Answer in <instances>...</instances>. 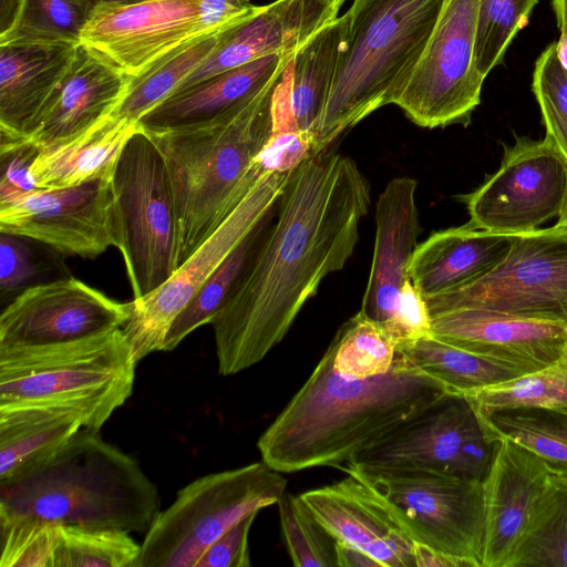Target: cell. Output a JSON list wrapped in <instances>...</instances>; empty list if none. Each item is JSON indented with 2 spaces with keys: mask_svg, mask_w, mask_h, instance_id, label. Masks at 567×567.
Masks as SVG:
<instances>
[{
  "mask_svg": "<svg viewBox=\"0 0 567 567\" xmlns=\"http://www.w3.org/2000/svg\"><path fill=\"white\" fill-rule=\"evenodd\" d=\"M370 206V182L332 147L291 172L276 221L210 323L221 375L255 365L281 342L322 280L352 256Z\"/></svg>",
  "mask_w": 567,
  "mask_h": 567,
  "instance_id": "obj_1",
  "label": "cell"
},
{
  "mask_svg": "<svg viewBox=\"0 0 567 567\" xmlns=\"http://www.w3.org/2000/svg\"><path fill=\"white\" fill-rule=\"evenodd\" d=\"M446 393L400 350L388 372L372 377L339 371L326 350L257 447L281 473L340 470Z\"/></svg>",
  "mask_w": 567,
  "mask_h": 567,
  "instance_id": "obj_2",
  "label": "cell"
},
{
  "mask_svg": "<svg viewBox=\"0 0 567 567\" xmlns=\"http://www.w3.org/2000/svg\"><path fill=\"white\" fill-rule=\"evenodd\" d=\"M286 68L210 121L144 132L161 152L171 178L178 219L179 266L264 175L256 159L272 133L274 93Z\"/></svg>",
  "mask_w": 567,
  "mask_h": 567,
  "instance_id": "obj_3",
  "label": "cell"
},
{
  "mask_svg": "<svg viewBox=\"0 0 567 567\" xmlns=\"http://www.w3.org/2000/svg\"><path fill=\"white\" fill-rule=\"evenodd\" d=\"M159 507L158 489L137 462L90 427L44 464L0 483V513L60 525L146 533Z\"/></svg>",
  "mask_w": 567,
  "mask_h": 567,
  "instance_id": "obj_4",
  "label": "cell"
},
{
  "mask_svg": "<svg viewBox=\"0 0 567 567\" xmlns=\"http://www.w3.org/2000/svg\"><path fill=\"white\" fill-rule=\"evenodd\" d=\"M444 0H353L337 75L313 152L382 106L393 104L422 54Z\"/></svg>",
  "mask_w": 567,
  "mask_h": 567,
  "instance_id": "obj_5",
  "label": "cell"
},
{
  "mask_svg": "<svg viewBox=\"0 0 567 567\" xmlns=\"http://www.w3.org/2000/svg\"><path fill=\"white\" fill-rule=\"evenodd\" d=\"M136 363L121 328L69 342L0 347V408H72L100 431L132 395Z\"/></svg>",
  "mask_w": 567,
  "mask_h": 567,
  "instance_id": "obj_6",
  "label": "cell"
},
{
  "mask_svg": "<svg viewBox=\"0 0 567 567\" xmlns=\"http://www.w3.org/2000/svg\"><path fill=\"white\" fill-rule=\"evenodd\" d=\"M287 484L282 473L262 460L194 480L145 533L134 567H195L230 527L277 505Z\"/></svg>",
  "mask_w": 567,
  "mask_h": 567,
  "instance_id": "obj_7",
  "label": "cell"
},
{
  "mask_svg": "<svg viewBox=\"0 0 567 567\" xmlns=\"http://www.w3.org/2000/svg\"><path fill=\"white\" fill-rule=\"evenodd\" d=\"M112 187L116 248L126 267L133 299H138L156 290L179 267L178 219L171 178L161 152L142 130L121 151Z\"/></svg>",
  "mask_w": 567,
  "mask_h": 567,
  "instance_id": "obj_8",
  "label": "cell"
},
{
  "mask_svg": "<svg viewBox=\"0 0 567 567\" xmlns=\"http://www.w3.org/2000/svg\"><path fill=\"white\" fill-rule=\"evenodd\" d=\"M389 506L414 542L482 567L483 483L433 471L348 463L341 468Z\"/></svg>",
  "mask_w": 567,
  "mask_h": 567,
  "instance_id": "obj_9",
  "label": "cell"
},
{
  "mask_svg": "<svg viewBox=\"0 0 567 567\" xmlns=\"http://www.w3.org/2000/svg\"><path fill=\"white\" fill-rule=\"evenodd\" d=\"M425 301L430 315L473 307L567 326V229L514 235L511 251L493 270Z\"/></svg>",
  "mask_w": 567,
  "mask_h": 567,
  "instance_id": "obj_10",
  "label": "cell"
},
{
  "mask_svg": "<svg viewBox=\"0 0 567 567\" xmlns=\"http://www.w3.org/2000/svg\"><path fill=\"white\" fill-rule=\"evenodd\" d=\"M480 0H444L429 41L393 104L424 128L467 126L484 79L474 59Z\"/></svg>",
  "mask_w": 567,
  "mask_h": 567,
  "instance_id": "obj_11",
  "label": "cell"
},
{
  "mask_svg": "<svg viewBox=\"0 0 567 567\" xmlns=\"http://www.w3.org/2000/svg\"><path fill=\"white\" fill-rule=\"evenodd\" d=\"M290 174L270 172L261 175L219 227L168 280L151 293L130 301L131 315L121 329L137 362L155 351H163L175 318L229 252L275 212Z\"/></svg>",
  "mask_w": 567,
  "mask_h": 567,
  "instance_id": "obj_12",
  "label": "cell"
},
{
  "mask_svg": "<svg viewBox=\"0 0 567 567\" xmlns=\"http://www.w3.org/2000/svg\"><path fill=\"white\" fill-rule=\"evenodd\" d=\"M566 193L565 155L547 138L516 136L512 145H504L498 169L461 200L473 227L517 235L558 217Z\"/></svg>",
  "mask_w": 567,
  "mask_h": 567,
  "instance_id": "obj_13",
  "label": "cell"
},
{
  "mask_svg": "<svg viewBox=\"0 0 567 567\" xmlns=\"http://www.w3.org/2000/svg\"><path fill=\"white\" fill-rule=\"evenodd\" d=\"M496 445L471 402L446 393L349 463L413 467L483 481Z\"/></svg>",
  "mask_w": 567,
  "mask_h": 567,
  "instance_id": "obj_14",
  "label": "cell"
},
{
  "mask_svg": "<svg viewBox=\"0 0 567 567\" xmlns=\"http://www.w3.org/2000/svg\"><path fill=\"white\" fill-rule=\"evenodd\" d=\"M112 176L64 188H38L2 202L0 231L62 255L95 258L116 247Z\"/></svg>",
  "mask_w": 567,
  "mask_h": 567,
  "instance_id": "obj_15",
  "label": "cell"
},
{
  "mask_svg": "<svg viewBox=\"0 0 567 567\" xmlns=\"http://www.w3.org/2000/svg\"><path fill=\"white\" fill-rule=\"evenodd\" d=\"M217 30L205 25L200 0L109 3L94 8L80 44L137 78L182 44Z\"/></svg>",
  "mask_w": 567,
  "mask_h": 567,
  "instance_id": "obj_16",
  "label": "cell"
},
{
  "mask_svg": "<svg viewBox=\"0 0 567 567\" xmlns=\"http://www.w3.org/2000/svg\"><path fill=\"white\" fill-rule=\"evenodd\" d=\"M130 302L116 301L76 278L32 285L0 316V347L69 342L122 328Z\"/></svg>",
  "mask_w": 567,
  "mask_h": 567,
  "instance_id": "obj_17",
  "label": "cell"
},
{
  "mask_svg": "<svg viewBox=\"0 0 567 567\" xmlns=\"http://www.w3.org/2000/svg\"><path fill=\"white\" fill-rule=\"evenodd\" d=\"M431 334L524 372L546 367L567 351L565 324L473 307L431 315Z\"/></svg>",
  "mask_w": 567,
  "mask_h": 567,
  "instance_id": "obj_18",
  "label": "cell"
},
{
  "mask_svg": "<svg viewBox=\"0 0 567 567\" xmlns=\"http://www.w3.org/2000/svg\"><path fill=\"white\" fill-rule=\"evenodd\" d=\"M299 496L336 540L365 551L381 567H415L411 535L384 501L358 478L347 475Z\"/></svg>",
  "mask_w": 567,
  "mask_h": 567,
  "instance_id": "obj_19",
  "label": "cell"
},
{
  "mask_svg": "<svg viewBox=\"0 0 567 567\" xmlns=\"http://www.w3.org/2000/svg\"><path fill=\"white\" fill-rule=\"evenodd\" d=\"M551 475L548 466L529 451L508 440H497L491 467L482 481V567H507Z\"/></svg>",
  "mask_w": 567,
  "mask_h": 567,
  "instance_id": "obj_20",
  "label": "cell"
},
{
  "mask_svg": "<svg viewBox=\"0 0 567 567\" xmlns=\"http://www.w3.org/2000/svg\"><path fill=\"white\" fill-rule=\"evenodd\" d=\"M417 183L408 176L391 179L375 206L372 264L360 311L382 330L392 319L400 291L410 279L409 264L421 233Z\"/></svg>",
  "mask_w": 567,
  "mask_h": 567,
  "instance_id": "obj_21",
  "label": "cell"
},
{
  "mask_svg": "<svg viewBox=\"0 0 567 567\" xmlns=\"http://www.w3.org/2000/svg\"><path fill=\"white\" fill-rule=\"evenodd\" d=\"M80 44L0 45V144L28 141Z\"/></svg>",
  "mask_w": 567,
  "mask_h": 567,
  "instance_id": "obj_22",
  "label": "cell"
},
{
  "mask_svg": "<svg viewBox=\"0 0 567 567\" xmlns=\"http://www.w3.org/2000/svg\"><path fill=\"white\" fill-rule=\"evenodd\" d=\"M130 76L80 44L79 54L29 137L38 150L69 141L113 114Z\"/></svg>",
  "mask_w": 567,
  "mask_h": 567,
  "instance_id": "obj_23",
  "label": "cell"
},
{
  "mask_svg": "<svg viewBox=\"0 0 567 567\" xmlns=\"http://www.w3.org/2000/svg\"><path fill=\"white\" fill-rule=\"evenodd\" d=\"M514 235L478 229L468 223L435 231L417 244L409 277L424 298L444 293L483 277L498 266Z\"/></svg>",
  "mask_w": 567,
  "mask_h": 567,
  "instance_id": "obj_24",
  "label": "cell"
},
{
  "mask_svg": "<svg viewBox=\"0 0 567 567\" xmlns=\"http://www.w3.org/2000/svg\"><path fill=\"white\" fill-rule=\"evenodd\" d=\"M293 55L271 54L173 93L138 120L143 132L210 121L264 86Z\"/></svg>",
  "mask_w": 567,
  "mask_h": 567,
  "instance_id": "obj_25",
  "label": "cell"
},
{
  "mask_svg": "<svg viewBox=\"0 0 567 567\" xmlns=\"http://www.w3.org/2000/svg\"><path fill=\"white\" fill-rule=\"evenodd\" d=\"M87 426L86 415L72 408L49 404L0 408V483L44 464Z\"/></svg>",
  "mask_w": 567,
  "mask_h": 567,
  "instance_id": "obj_26",
  "label": "cell"
},
{
  "mask_svg": "<svg viewBox=\"0 0 567 567\" xmlns=\"http://www.w3.org/2000/svg\"><path fill=\"white\" fill-rule=\"evenodd\" d=\"M140 130L138 123L113 113L69 141L38 150L31 179L39 188L53 189L113 174L121 151Z\"/></svg>",
  "mask_w": 567,
  "mask_h": 567,
  "instance_id": "obj_27",
  "label": "cell"
},
{
  "mask_svg": "<svg viewBox=\"0 0 567 567\" xmlns=\"http://www.w3.org/2000/svg\"><path fill=\"white\" fill-rule=\"evenodd\" d=\"M344 12L318 30L293 55L291 103L298 128L315 138L346 45Z\"/></svg>",
  "mask_w": 567,
  "mask_h": 567,
  "instance_id": "obj_28",
  "label": "cell"
},
{
  "mask_svg": "<svg viewBox=\"0 0 567 567\" xmlns=\"http://www.w3.org/2000/svg\"><path fill=\"white\" fill-rule=\"evenodd\" d=\"M398 350L402 351L417 370L452 394L464 395L527 373L440 340L431 333Z\"/></svg>",
  "mask_w": 567,
  "mask_h": 567,
  "instance_id": "obj_29",
  "label": "cell"
},
{
  "mask_svg": "<svg viewBox=\"0 0 567 567\" xmlns=\"http://www.w3.org/2000/svg\"><path fill=\"white\" fill-rule=\"evenodd\" d=\"M480 419L492 440H508L539 457L553 474L567 476V406L508 408Z\"/></svg>",
  "mask_w": 567,
  "mask_h": 567,
  "instance_id": "obj_30",
  "label": "cell"
},
{
  "mask_svg": "<svg viewBox=\"0 0 567 567\" xmlns=\"http://www.w3.org/2000/svg\"><path fill=\"white\" fill-rule=\"evenodd\" d=\"M274 213L261 220L223 260L200 290L175 318L163 351L175 349L188 334L212 323L256 255Z\"/></svg>",
  "mask_w": 567,
  "mask_h": 567,
  "instance_id": "obj_31",
  "label": "cell"
},
{
  "mask_svg": "<svg viewBox=\"0 0 567 567\" xmlns=\"http://www.w3.org/2000/svg\"><path fill=\"white\" fill-rule=\"evenodd\" d=\"M226 28L182 44L142 75L130 78L126 94L114 113L137 123L145 113L169 96L183 80L213 53Z\"/></svg>",
  "mask_w": 567,
  "mask_h": 567,
  "instance_id": "obj_32",
  "label": "cell"
},
{
  "mask_svg": "<svg viewBox=\"0 0 567 567\" xmlns=\"http://www.w3.org/2000/svg\"><path fill=\"white\" fill-rule=\"evenodd\" d=\"M507 567H567V476L551 475Z\"/></svg>",
  "mask_w": 567,
  "mask_h": 567,
  "instance_id": "obj_33",
  "label": "cell"
},
{
  "mask_svg": "<svg viewBox=\"0 0 567 567\" xmlns=\"http://www.w3.org/2000/svg\"><path fill=\"white\" fill-rule=\"evenodd\" d=\"M94 8L86 0H21L10 25L0 33V45L80 44Z\"/></svg>",
  "mask_w": 567,
  "mask_h": 567,
  "instance_id": "obj_34",
  "label": "cell"
},
{
  "mask_svg": "<svg viewBox=\"0 0 567 567\" xmlns=\"http://www.w3.org/2000/svg\"><path fill=\"white\" fill-rule=\"evenodd\" d=\"M480 417L519 406H567V351L546 367L464 394Z\"/></svg>",
  "mask_w": 567,
  "mask_h": 567,
  "instance_id": "obj_35",
  "label": "cell"
},
{
  "mask_svg": "<svg viewBox=\"0 0 567 567\" xmlns=\"http://www.w3.org/2000/svg\"><path fill=\"white\" fill-rule=\"evenodd\" d=\"M327 351L339 371L359 377L388 372L398 355L392 339L360 310L338 329Z\"/></svg>",
  "mask_w": 567,
  "mask_h": 567,
  "instance_id": "obj_36",
  "label": "cell"
},
{
  "mask_svg": "<svg viewBox=\"0 0 567 567\" xmlns=\"http://www.w3.org/2000/svg\"><path fill=\"white\" fill-rule=\"evenodd\" d=\"M140 550L126 532L60 525L54 567H134Z\"/></svg>",
  "mask_w": 567,
  "mask_h": 567,
  "instance_id": "obj_37",
  "label": "cell"
},
{
  "mask_svg": "<svg viewBox=\"0 0 567 567\" xmlns=\"http://www.w3.org/2000/svg\"><path fill=\"white\" fill-rule=\"evenodd\" d=\"M538 0H480L474 59L485 80L497 66L515 35L523 29Z\"/></svg>",
  "mask_w": 567,
  "mask_h": 567,
  "instance_id": "obj_38",
  "label": "cell"
},
{
  "mask_svg": "<svg viewBox=\"0 0 567 567\" xmlns=\"http://www.w3.org/2000/svg\"><path fill=\"white\" fill-rule=\"evenodd\" d=\"M277 506L292 564L296 567H337L336 539L300 496L286 491Z\"/></svg>",
  "mask_w": 567,
  "mask_h": 567,
  "instance_id": "obj_39",
  "label": "cell"
},
{
  "mask_svg": "<svg viewBox=\"0 0 567 567\" xmlns=\"http://www.w3.org/2000/svg\"><path fill=\"white\" fill-rule=\"evenodd\" d=\"M60 524L0 513V567H54Z\"/></svg>",
  "mask_w": 567,
  "mask_h": 567,
  "instance_id": "obj_40",
  "label": "cell"
},
{
  "mask_svg": "<svg viewBox=\"0 0 567 567\" xmlns=\"http://www.w3.org/2000/svg\"><path fill=\"white\" fill-rule=\"evenodd\" d=\"M312 136L297 126L290 87H277L272 99V133L257 157L256 166L264 174L290 173L312 155Z\"/></svg>",
  "mask_w": 567,
  "mask_h": 567,
  "instance_id": "obj_41",
  "label": "cell"
},
{
  "mask_svg": "<svg viewBox=\"0 0 567 567\" xmlns=\"http://www.w3.org/2000/svg\"><path fill=\"white\" fill-rule=\"evenodd\" d=\"M532 89L543 115L545 138L567 158V71L558 59L556 42L537 58Z\"/></svg>",
  "mask_w": 567,
  "mask_h": 567,
  "instance_id": "obj_42",
  "label": "cell"
},
{
  "mask_svg": "<svg viewBox=\"0 0 567 567\" xmlns=\"http://www.w3.org/2000/svg\"><path fill=\"white\" fill-rule=\"evenodd\" d=\"M383 331L396 349L431 333V315L425 298L410 279L403 285L395 312Z\"/></svg>",
  "mask_w": 567,
  "mask_h": 567,
  "instance_id": "obj_43",
  "label": "cell"
},
{
  "mask_svg": "<svg viewBox=\"0 0 567 567\" xmlns=\"http://www.w3.org/2000/svg\"><path fill=\"white\" fill-rule=\"evenodd\" d=\"M37 153L38 148L29 141L0 144V203L18 198L39 188L30 176V166Z\"/></svg>",
  "mask_w": 567,
  "mask_h": 567,
  "instance_id": "obj_44",
  "label": "cell"
},
{
  "mask_svg": "<svg viewBox=\"0 0 567 567\" xmlns=\"http://www.w3.org/2000/svg\"><path fill=\"white\" fill-rule=\"evenodd\" d=\"M22 237L1 233L0 237V290L1 296L28 288V281L39 274Z\"/></svg>",
  "mask_w": 567,
  "mask_h": 567,
  "instance_id": "obj_45",
  "label": "cell"
},
{
  "mask_svg": "<svg viewBox=\"0 0 567 567\" xmlns=\"http://www.w3.org/2000/svg\"><path fill=\"white\" fill-rule=\"evenodd\" d=\"M258 513L250 514L219 536L195 567H249L248 537Z\"/></svg>",
  "mask_w": 567,
  "mask_h": 567,
  "instance_id": "obj_46",
  "label": "cell"
},
{
  "mask_svg": "<svg viewBox=\"0 0 567 567\" xmlns=\"http://www.w3.org/2000/svg\"><path fill=\"white\" fill-rule=\"evenodd\" d=\"M202 16L208 29H223L251 13L250 0H200Z\"/></svg>",
  "mask_w": 567,
  "mask_h": 567,
  "instance_id": "obj_47",
  "label": "cell"
},
{
  "mask_svg": "<svg viewBox=\"0 0 567 567\" xmlns=\"http://www.w3.org/2000/svg\"><path fill=\"white\" fill-rule=\"evenodd\" d=\"M413 555L415 567H468L464 561L419 542L413 543Z\"/></svg>",
  "mask_w": 567,
  "mask_h": 567,
  "instance_id": "obj_48",
  "label": "cell"
},
{
  "mask_svg": "<svg viewBox=\"0 0 567 567\" xmlns=\"http://www.w3.org/2000/svg\"><path fill=\"white\" fill-rule=\"evenodd\" d=\"M337 567H381L369 554L350 544L336 540Z\"/></svg>",
  "mask_w": 567,
  "mask_h": 567,
  "instance_id": "obj_49",
  "label": "cell"
},
{
  "mask_svg": "<svg viewBox=\"0 0 567 567\" xmlns=\"http://www.w3.org/2000/svg\"><path fill=\"white\" fill-rule=\"evenodd\" d=\"M21 0H0V33L11 23Z\"/></svg>",
  "mask_w": 567,
  "mask_h": 567,
  "instance_id": "obj_50",
  "label": "cell"
},
{
  "mask_svg": "<svg viewBox=\"0 0 567 567\" xmlns=\"http://www.w3.org/2000/svg\"><path fill=\"white\" fill-rule=\"evenodd\" d=\"M560 35L557 44V54L558 59L564 66V69L567 71V28L563 24H557Z\"/></svg>",
  "mask_w": 567,
  "mask_h": 567,
  "instance_id": "obj_51",
  "label": "cell"
},
{
  "mask_svg": "<svg viewBox=\"0 0 567 567\" xmlns=\"http://www.w3.org/2000/svg\"><path fill=\"white\" fill-rule=\"evenodd\" d=\"M551 7L557 24H563L567 28V0H551Z\"/></svg>",
  "mask_w": 567,
  "mask_h": 567,
  "instance_id": "obj_52",
  "label": "cell"
},
{
  "mask_svg": "<svg viewBox=\"0 0 567 567\" xmlns=\"http://www.w3.org/2000/svg\"><path fill=\"white\" fill-rule=\"evenodd\" d=\"M554 227L558 229H567V193L564 202V206L561 208V212L558 216L557 223L554 225Z\"/></svg>",
  "mask_w": 567,
  "mask_h": 567,
  "instance_id": "obj_53",
  "label": "cell"
},
{
  "mask_svg": "<svg viewBox=\"0 0 567 567\" xmlns=\"http://www.w3.org/2000/svg\"><path fill=\"white\" fill-rule=\"evenodd\" d=\"M89 1L90 3H92L94 7L99 6V4H109V3H132V2H137V1H143V0H86Z\"/></svg>",
  "mask_w": 567,
  "mask_h": 567,
  "instance_id": "obj_54",
  "label": "cell"
}]
</instances>
